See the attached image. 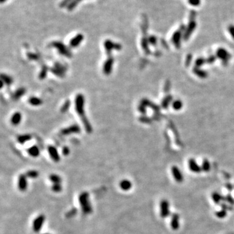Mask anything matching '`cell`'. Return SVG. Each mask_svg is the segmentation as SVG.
<instances>
[{"instance_id":"cell-1","label":"cell","mask_w":234,"mask_h":234,"mask_svg":"<svg viewBox=\"0 0 234 234\" xmlns=\"http://www.w3.org/2000/svg\"><path fill=\"white\" fill-rule=\"evenodd\" d=\"M79 202L83 213L85 215L91 214L93 211L92 205L90 202L89 195L87 192H82L79 196Z\"/></svg>"},{"instance_id":"cell-2","label":"cell","mask_w":234,"mask_h":234,"mask_svg":"<svg viewBox=\"0 0 234 234\" xmlns=\"http://www.w3.org/2000/svg\"><path fill=\"white\" fill-rule=\"evenodd\" d=\"M45 216L44 215H40L35 219L33 223V229L35 232L38 233L41 230L45 221Z\"/></svg>"},{"instance_id":"cell-3","label":"cell","mask_w":234,"mask_h":234,"mask_svg":"<svg viewBox=\"0 0 234 234\" xmlns=\"http://www.w3.org/2000/svg\"><path fill=\"white\" fill-rule=\"evenodd\" d=\"M169 215V203L167 200H163L161 201L160 203V215L163 218H165Z\"/></svg>"},{"instance_id":"cell-4","label":"cell","mask_w":234,"mask_h":234,"mask_svg":"<svg viewBox=\"0 0 234 234\" xmlns=\"http://www.w3.org/2000/svg\"><path fill=\"white\" fill-rule=\"evenodd\" d=\"M27 176L25 174H20L18 179V187L20 191H25L27 188Z\"/></svg>"},{"instance_id":"cell-5","label":"cell","mask_w":234,"mask_h":234,"mask_svg":"<svg viewBox=\"0 0 234 234\" xmlns=\"http://www.w3.org/2000/svg\"><path fill=\"white\" fill-rule=\"evenodd\" d=\"M172 174H173V176L177 182L178 183H181V182L183 181V174L181 173L180 171H179V169L176 167H172Z\"/></svg>"},{"instance_id":"cell-6","label":"cell","mask_w":234,"mask_h":234,"mask_svg":"<svg viewBox=\"0 0 234 234\" xmlns=\"http://www.w3.org/2000/svg\"><path fill=\"white\" fill-rule=\"evenodd\" d=\"M171 225L174 230H177L179 227V217L178 214L174 213L172 215Z\"/></svg>"},{"instance_id":"cell-7","label":"cell","mask_w":234,"mask_h":234,"mask_svg":"<svg viewBox=\"0 0 234 234\" xmlns=\"http://www.w3.org/2000/svg\"><path fill=\"white\" fill-rule=\"evenodd\" d=\"M120 187L122 190L127 191L131 189L132 187V183L128 179H123L120 182Z\"/></svg>"},{"instance_id":"cell-8","label":"cell","mask_w":234,"mask_h":234,"mask_svg":"<svg viewBox=\"0 0 234 234\" xmlns=\"http://www.w3.org/2000/svg\"><path fill=\"white\" fill-rule=\"evenodd\" d=\"M48 150H49V155L51 156V159L55 162L59 161L60 157H59V155L57 151L55 148H54V147H53V146H51V147L49 148Z\"/></svg>"},{"instance_id":"cell-9","label":"cell","mask_w":234,"mask_h":234,"mask_svg":"<svg viewBox=\"0 0 234 234\" xmlns=\"http://www.w3.org/2000/svg\"><path fill=\"white\" fill-rule=\"evenodd\" d=\"M83 39V36L81 34L77 35L74 38L71 40L70 41V46L72 47H75L79 45L80 44V42L82 41V40Z\"/></svg>"},{"instance_id":"cell-10","label":"cell","mask_w":234,"mask_h":234,"mask_svg":"<svg viewBox=\"0 0 234 234\" xmlns=\"http://www.w3.org/2000/svg\"><path fill=\"white\" fill-rule=\"evenodd\" d=\"M189 168L193 172H196V173H199L201 171L200 167L196 163V162L194 160H190L189 161Z\"/></svg>"},{"instance_id":"cell-11","label":"cell","mask_w":234,"mask_h":234,"mask_svg":"<svg viewBox=\"0 0 234 234\" xmlns=\"http://www.w3.org/2000/svg\"><path fill=\"white\" fill-rule=\"evenodd\" d=\"M27 152L29 153V155L33 156V157H37L40 153L39 149L37 146H33V147L30 148Z\"/></svg>"},{"instance_id":"cell-12","label":"cell","mask_w":234,"mask_h":234,"mask_svg":"<svg viewBox=\"0 0 234 234\" xmlns=\"http://www.w3.org/2000/svg\"><path fill=\"white\" fill-rule=\"evenodd\" d=\"M49 180H50L51 182H53V183H61V178L57 174H51L50 176L49 177Z\"/></svg>"},{"instance_id":"cell-13","label":"cell","mask_w":234,"mask_h":234,"mask_svg":"<svg viewBox=\"0 0 234 234\" xmlns=\"http://www.w3.org/2000/svg\"><path fill=\"white\" fill-rule=\"evenodd\" d=\"M39 172L37 171H34V170H31V171H28L25 173V176H27V178H31V179H35L37 178L38 176H39Z\"/></svg>"},{"instance_id":"cell-14","label":"cell","mask_w":234,"mask_h":234,"mask_svg":"<svg viewBox=\"0 0 234 234\" xmlns=\"http://www.w3.org/2000/svg\"><path fill=\"white\" fill-rule=\"evenodd\" d=\"M212 199L215 202V204H219L222 200H223V197L217 193H214L212 194Z\"/></svg>"},{"instance_id":"cell-15","label":"cell","mask_w":234,"mask_h":234,"mask_svg":"<svg viewBox=\"0 0 234 234\" xmlns=\"http://www.w3.org/2000/svg\"><path fill=\"white\" fill-rule=\"evenodd\" d=\"M81 1L82 0H73V1L71 2V3L67 7V9L69 11H73L77 6V5L79 4Z\"/></svg>"},{"instance_id":"cell-16","label":"cell","mask_w":234,"mask_h":234,"mask_svg":"<svg viewBox=\"0 0 234 234\" xmlns=\"http://www.w3.org/2000/svg\"><path fill=\"white\" fill-rule=\"evenodd\" d=\"M51 190L55 193H59L62 190L61 183H53L51 187Z\"/></svg>"},{"instance_id":"cell-17","label":"cell","mask_w":234,"mask_h":234,"mask_svg":"<svg viewBox=\"0 0 234 234\" xmlns=\"http://www.w3.org/2000/svg\"><path fill=\"white\" fill-rule=\"evenodd\" d=\"M72 1L73 0H62V1H61V3H59L60 8L67 7Z\"/></svg>"},{"instance_id":"cell-18","label":"cell","mask_w":234,"mask_h":234,"mask_svg":"<svg viewBox=\"0 0 234 234\" xmlns=\"http://www.w3.org/2000/svg\"><path fill=\"white\" fill-rule=\"evenodd\" d=\"M215 215H216V216H217V217H219V218H220V219H223V218H224V217H225L227 215V212H226V210L222 209V210H221V211H217Z\"/></svg>"},{"instance_id":"cell-19","label":"cell","mask_w":234,"mask_h":234,"mask_svg":"<svg viewBox=\"0 0 234 234\" xmlns=\"http://www.w3.org/2000/svg\"><path fill=\"white\" fill-rule=\"evenodd\" d=\"M188 3L193 7H198L201 4V0H187Z\"/></svg>"},{"instance_id":"cell-20","label":"cell","mask_w":234,"mask_h":234,"mask_svg":"<svg viewBox=\"0 0 234 234\" xmlns=\"http://www.w3.org/2000/svg\"><path fill=\"white\" fill-rule=\"evenodd\" d=\"M77 209H75V208H72V209H71L70 211H69L67 213V217H72L73 216H74L77 213Z\"/></svg>"},{"instance_id":"cell-21","label":"cell","mask_w":234,"mask_h":234,"mask_svg":"<svg viewBox=\"0 0 234 234\" xmlns=\"http://www.w3.org/2000/svg\"><path fill=\"white\" fill-rule=\"evenodd\" d=\"M210 169V165L208 161H205L204 163V164L202 165V170L205 172H207L209 171Z\"/></svg>"},{"instance_id":"cell-22","label":"cell","mask_w":234,"mask_h":234,"mask_svg":"<svg viewBox=\"0 0 234 234\" xmlns=\"http://www.w3.org/2000/svg\"><path fill=\"white\" fill-rule=\"evenodd\" d=\"M225 200L228 202L229 204H231V205H233L234 204V199L233 198L231 197L230 195H227L226 197H225Z\"/></svg>"},{"instance_id":"cell-23","label":"cell","mask_w":234,"mask_h":234,"mask_svg":"<svg viewBox=\"0 0 234 234\" xmlns=\"http://www.w3.org/2000/svg\"><path fill=\"white\" fill-rule=\"evenodd\" d=\"M20 114H15V115L14 116V117L13 118V122L14 124H18V123L20 122Z\"/></svg>"},{"instance_id":"cell-24","label":"cell","mask_w":234,"mask_h":234,"mask_svg":"<svg viewBox=\"0 0 234 234\" xmlns=\"http://www.w3.org/2000/svg\"><path fill=\"white\" fill-rule=\"evenodd\" d=\"M229 31H230L231 35H232V36L234 37V26L230 25V27H229Z\"/></svg>"},{"instance_id":"cell-25","label":"cell","mask_w":234,"mask_h":234,"mask_svg":"<svg viewBox=\"0 0 234 234\" xmlns=\"http://www.w3.org/2000/svg\"><path fill=\"white\" fill-rule=\"evenodd\" d=\"M226 187L227 189H228V191H231V190L233 189V185L230 183H227L226 185Z\"/></svg>"},{"instance_id":"cell-26","label":"cell","mask_w":234,"mask_h":234,"mask_svg":"<svg viewBox=\"0 0 234 234\" xmlns=\"http://www.w3.org/2000/svg\"><path fill=\"white\" fill-rule=\"evenodd\" d=\"M221 207H222V208H223V209L226 210V211L227 209H229V207H228L227 205H226L225 204H222V205H221Z\"/></svg>"},{"instance_id":"cell-27","label":"cell","mask_w":234,"mask_h":234,"mask_svg":"<svg viewBox=\"0 0 234 234\" xmlns=\"http://www.w3.org/2000/svg\"><path fill=\"white\" fill-rule=\"evenodd\" d=\"M7 1V0H0V2H1V3H4V2H5Z\"/></svg>"},{"instance_id":"cell-28","label":"cell","mask_w":234,"mask_h":234,"mask_svg":"<svg viewBox=\"0 0 234 234\" xmlns=\"http://www.w3.org/2000/svg\"><path fill=\"white\" fill-rule=\"evenodd\" d=\"M44 234H49V233H44Z\"/></svg>"}]
</instances>
